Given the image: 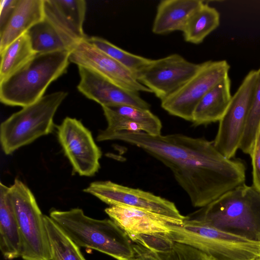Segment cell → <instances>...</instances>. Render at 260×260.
<instances>
[{"label": "cell", "instance_id": "cell-28", "mask_svg": "<svg viewBox=\"0 0 260 260\" xmlns=\"http://www.w3.org/2000/svg\"><path fill=\"white\" fill-rule=\"evenodd\" d=\"M153 252L160 260H212L201 251L177 242H174L170 248L166 250Z\"/></svg>", "mask_w": 260, "mask_h": 260}, {"label": "cell", "instance_id": "cell-26", "mask_svg": "<svg viewBox=\"0 0 260 260\" xmlns=\"http://www.w3.org/2000/svg\"><path fill=\"white\" fill-rule=\"evenodd\" d=\"M106 107L137 124L142 132L151 135H161V122L149 109L125 105Z\"/></svg>", "mask_w": 260, "mask_h": 260}, {"label": "cell", "instance_id": "cell-17", "mask_svg": "<svg viewBox=\"0 0 260 260\" xmlns=\"http://www.w3.org/2000/svg\"><path fill=\"white\" fill-rule=\"evenodd\" d=\"M44 18V0H18L12 16L0 30V52Z\"/></svg>", "mask_w": 260, "mask_h": 260}, {"label": "cell", "instance_id": "cell-15", "mask_svg": "<svg viewBox=\"0 0 260 260\" xmlns=\"http://www.w3.org/2000/svg\"><path fill=\"white\" fill-rule=\"evenodd\" d=\"M78 90L102 107L125 105L150 109V105L140 96L139 92L123 88L86 68L78 67Z\"/></svg>", "mask_w": 260, "mask_h": 260}, {"label": "cell", "instance_id": "cell-4", "mask_svg": "<svg viewBox=\"0 0 260 260\" xmlns=\"http://www.w3.org/2000/svg\"><path fill=\"white\" fill-rule=\"evenodd\" d=\"M71 51L37 53L16 72L0 81V101L24 107L44 96L49 85L66 73Z\"/></svg>", "mask_w": 260, "mask_h": 260}, {"label": "cell", "instance_id": "cell-1", "mask_svg": "<svg viewBox=\"0 0 260 260\" xmlns=\"http://www.w3.org/2000/svg\"><path fill=\"white\" fill-rule=\"evenodd\" d=\"M99 139L136 146L161 162L171 171L194 207H204L245 183L244 161L225 157L213 141L203 138L182 134L154 136L143 132L102 131Z\"/></svg>", "mask_w": 260, "mask_h": 260}, {"label": "cell", "instance_id": "cell-19", "mask_svg": "<svg viewBox=\"0 0 260 260\" xmlns=\"http://www.w3.org/2000/svg\"><path fill=\"white\" fill-rule=\"evenodd\" d=\"M231 80L228 76L207 92L196 106L191 122L194 125L219 121L230 104Z\"/></svg>", "mask_w": 260, "mask_h": 260}, {"label": "cell", "instance_id": "cell-30", "mask_svg": "<svg viewBox=\"0 0 260 260\" xmlns=\"http://www.w3.org/2000/svg\"><path fill=\"white\" fill-rule=\"evenodd\" d=\"M18 0H1L0 30L6 25L17 5Z\"/></svg>", "mask_w": 260, "mask_h": 260}, {"label": "cell", "instance_id": "cell-21", "mask_svg": "<svg viewBox=\"0 0 260 260\" xmlns=\"http://www.w3.org/2000/svg\"><path fill=\"white\" fill-rule=\"evenodd\" d=\"M26 34L36 53L71 51L78 43L45 18L34 25Z\"/></svg>", "mask_w": 260, "mask_h": 260}, {"label": "cell", "instance_id": "cell-23", "mask_svg": "<svg viewBox=\"0 0 260 260\" xmlns=\"http://www.w3.org/2000/svg\"><path fill=\"white\" fill-rule=\"evenodd\" d=\"M36 54L26 33L9 44L0 52V81L18 70Z\"/></svg>", "mask_w": 260, "mask_h": 260}, {"label": "cell", "instance_id": "cell-27", "mask_svg": "<svg viewBox=\"0 0 260 260\" xmlns=\"http://www.w3.org/2000/svg\"><path fill=\"white\" fill-rule=\"evenodd\" d=\"M258 79L253 95L245 130L241 141L239 149L250 155L254 139L260 124V68L257 70Z\"/></svg>", "mask_w": 260, "mask_h": 260}, {"label": "cell", "instance_id": "cell-6", "mask_svg": "<svg viewBox=\"0 0 260 260\" xmlns=\"http://www.w3.org/2000/svg\"><path fill=\"white\" fill-rule=\"evenodd\" d=\"M67 95L68 92L63 91L44 95L3 121L0 127V139L5 153L10 154L51 133L54 126V115Z\"/></svg>", "mask_w": 260, "mask_h": 260}, {"label": "cell", "instance_id": "cell-9", "mask_svg": "<svg viewBox=\"0 0 260 260\" xmlns=\"http://www.w3.org/2000/svg\"><path fill=\"white\" fill-rule=\"evenodd\" d=\"M230 66L225 60L202 62L200 70L175 92L161 101L170 114L192 121L194 110L203 96L229 76Z\"/></svg>", "mask_w": 260, "mask_h": 260}, {"label": "cell", "instance_id": "cell-29", "mask_svg": "<svg viewBox=\"0 0 260 260\" xmlns=\"http://www.w3.org/2000/svg\"><path fill=\"white\" fill-rule=\"evenodd\" d=\"M249 155L252 167V185L260 192V124Z\"/></svg>", "mask_w": 260, "mask_h": 260}, {"label": "cell", "instance_id": "cell-5", "mask_svg": "<svg viewBox=\"0 0 260 260\" xmlns=\"http://www.w3.org/2000/svg\"><path fill=\"white\" fill-rule=\"evenodd\" d=\"M169 238L191 246L212 260H260V242L251 241L212 226L186 219L170 225Z\"/></svg>", "mask_w": 260, "mask_h": 260}, {"label": "cell", "instance_id": "cell-25", "mask_svg": "<svg viewBox=\"0 0 260 260\" xmlns=\"http://www.w3.org/2000/svg\"><path fill=\"white\" fill-rule=\"evenodd\" d=\"M85 40L127 69L137 79L151 60L125 51L102 38L87 37Z\"/></svg>", "mask_w": 260, "mask_h": 260}, {"label": "cell", "instance_id": "cell-2", "mask_svg": "<svg viewBox=\"0 0 260 260\" xmlns=\"http://www.w3.org/2000/svg\"><path fill=\"white\" fill-rule=\"evenodd\" d=\"M186 219L260 242V192L244 183L186 216Z\"/></svg>", "mask_w": 260, "mask_h": 260}, {"label": "cell", "instance_id": "cell-20", "mask_svg": "<svg viewBox=\"0 0 260 260\" xmlns=\"http://www.w3.org/2000/svg\"><path fill=\"white\" fill-rule=\"evenodd\" d=\"M0 249L6 259L21 257L18 224L9 196V187L0 183Z\"/></svg>", "mask_w": 260, "mask_h": 260}, {"label": "cell", "instance_id": "cell-7", "mask_svg": "<svg viewBox=\"0 0 260 260\" xmlns=\"http://www.w3.org/2000/svg\"><path fill=\"white\" fill-rule=\"evenodd\" d=\"M9 196L17 220L24 260H51V251L44 216L36 199L21 181L16 179Z\"/></svg>", "mask_w": 260, "mask_h": 260}, {"label": "cell", "instance_id": "cell-12", "mask_svg": "<svg viewBox=\"0 0 260 260\" xmlns=\"http://www.w3.org/2000/svg\"><path fill=\"white\" fill-rule=\"evenodd\" d=\"M58 141L74 171L90 177L100 168L102 152L91 133L76 118L66 117L57 126Z\"/></svg>", "mask_w": 260, "mask_h": 260}, {"label": "cell", "instance_id": "cell-31", "mask_svg": "<svg viewBox=\"0 0 260 260\" xmlns=\"http://www.w3.org/2000/svg\"><path fill=\"white\" fill-rule=\"evenodd\" d=\"M134 248L136 256L133 260H160L154 253L140 245H134Z\"/></svg>", "mask_w": 260, "mask_h": 260}, {"label": "cell", "instance_id": "cell-18", "mask_svg": "<svg viewBox=\"0 0 260 260\" xmlns=\"http://www.w3.org/2000/svg\"><path fill=\"white\" fill-rule=\"evenodd\" d=\"M204 2L200 0H163L157 7L152 30L164 35L183 30L192 13Z\"/></svg>", "mask_w": 260, "mask_h": 260}, {"label": "cell", "instance_id": "cell-22", "mask_svg": "<svg viewBox=\"0 0 260 260\" xmlns=\"http://www.w3.org/2000/svg\"><path fill=\"white\" fill-rule=\"evenodd\" d=\"M220 24V14L214 7L203 3L188 18L182 30L184 40L199 44Z\"/></svg>", "mask_w": 260, "mask_h": 260}, {"label": "cell", "instance_id": "cell-8", "mask_svg": "<svg viewBox=\"0 0 260 260\" xmlns=\"http://www.w3.org/2000/svg\"><path fill=\"white\" fill-rule=\"evenodd\" d=\"M257 70L249 71L219 121L218 128L213 141L215 148L225 157L234 158L239 149L256 85Z\"/></svg>", "mask_w": 260, "mask_h": 260}, {"label": "cell", "instance_id": "cell-16", "mask_svg": "<svg viewBox=\"0 0 260 260\" xmlns=\"http://www.w3.org/2000/svg\"><path fill=\"white\" fill-rule=\"evenodd\" d=\"M45 18L79 43L87 36L83 31L86 3L84 0H44Z\"/></svg>", "mask_w": 260, "mask_h": 260}, {"label": "cell", "instance_id": "cell-13", "mask_svg": "<svg viewBox=\"0 0 260 260\" xmlns=\"http://www.w3.org/2000/svg\"><path fill=\"white\" fill-rule=\"evenodd\" d=\"M70 61L78 67L95 72L125 89L151 93L127 69L88 43L85 39L77 44L71 50Z\"/></svg>", "mask_w": 260, "mask_h": 260}, {"label": "cell", "instance_id": "cell-3", "mask_svg": "<svg viewBox=\"0 0 260 260\" xmlns=\"http://www.w3.org/2000/svg\"><path fill=\"white\" fill-rule=\"evenodd\" d=\"M49 216L79 247L94 249L117 260H133L136 256L132 240L111 219L90 217L80 208L54 210Z\"/></svg>", "mask_w": 260, "mask_h": 260}, {"label": "cell", "instance_id": "cell-11", "mask_svg": "<svg viewBox=\"0 0 260 260\" xmlns=\"http://www.w3.org/2000/svg\"><path fill=\"white\" fill-rule=\"evenodd\" d=\"M202 64L172 54L151 59L137 79L162 101L181 88L200 70Z\"/></svg>", "mask_w": 260, "mask_h": 260}, {"label": "cell", "instance_id": "cell-14", "mask_svg": "<svg viewBox=\"0 0 260 260\" xmlns=\"http://www.w3.org/2000/svg\"><path fill=\"white\" fill-rule=\"evenodd\" d=\"M105 211L135 242L142 236H169L170 224H183L154 212L128 206H110Z\"/></svg>", "mask_w": 260, "mask_h": 260}, {"label": "cell", "instance_id": "cell-10", "mask_svg": "<svg viewBox=\"0 0 260 260\" xmlns=\"http://www.w3.org/2000/svg\"><path fill=\"white\" fill-rule=\"evenodd\" d=\"M83 191L110 206H128L147 210L183 223L182 215L175 204L150 192L131 188L111 181L91 183Z\"/></svg>", "mask_w": 260, "mask_h": 260}, {"label": "cell", "instance_id": "cell-24", "mask_svg": "<svg viewBox=\"0 0 260 260\" xmlns=\"http://www.w3.org/2000/svg\"><path fill=\"white\" fill-rule=\"evenodd\" d=\"M44 222L49 240L51 260H86L79 247L48 216Z\"/></svg>", "mask_w": 260, "mask_h": 260}]
</instances>
